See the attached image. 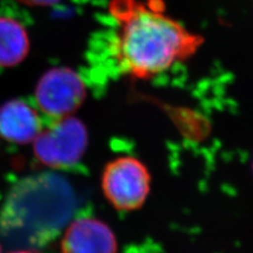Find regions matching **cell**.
<instances>
[{
  "label": "cell",
  "mask_w": 253,
  "mask_h": 253,
  "mask_svg": "<svg viewBox=\"0 0 253 253\" xmlns=\"http://www.w3.org/2000/svg\"><path fill=\"white\" fill-rule=\"evenodd\" d=\"M19 1L31 5H51L57 2L58 0H19Z\"/></svg>",
  "instance_id": "cell-9"
},
{
  "label": "cell",
  "mask_w": 253,
  "mask_h": 253,
  "mask_svg": "<svg viewBox=\"0 0 253 253\" xmlns=\"http://www.w3.org/2000/svg\"><path fill=\"white\" fill-rule=\"evenodd\" d=\"M0 253H2V250H1V245H0Z\"/></svg>",
  "instance_id": "cell-11"
},
{
  "label": "cell",
  "mask_w": 253,
  "mask_h": 253,
  "mask_svg": "<svg viewBox=\"0 0 253 253\" xmlns=\"http://www.w3.org/2000/svg\"><path fill=\"white\" fill-rule=\"evenodd\" d=\"M86 147V128L71 116L55 120L46 129H42L33 141L35 157L52 169L72 167L82 160Z\"/></svg>",
  "instance_id": "cell-4"
},
{
  "label": "cell",
  "mask_w": 253,
  "mask_h": 253,
  "mask_svg": "<svg viewBox=\"0 0 253 253\" xmlns=\"http://www.w3.org/2000/svg\"><path fill=\"white\" fill-rule=\"evenodd\" d=\"M42 130L36 111L22 100H11L0 107V135L13 144L33 142Z\"/></svg>",
  "instance_id": "cell-7"
},
{
  "label": "cell",
  "mask_w": 253,
  "mask_h": 253,
  "mask_svg": "<svg viewBox=\"0 0 253 253\" xmlns=\"http://www.w3.org/2000/svg\"><path fill=\"white\" fill-rule=\"evenodd\" d=\"M72 190L54 175L25 179L7 197L0 215L5 235L27 244H42L65 227L74 204Z\"/></svg>",
  "instance_id": "cell-2"
},
{
  "label": "cell",
  "mask_w": 253,
  "mask_h": 253,
  "mask_svg": "<svg viewBox=\"0 0 253 253\" xmlns=\"http://www.w3.org/2000/svg\"><path fill=\"white\" fill-rule=\"evenodd\" d=\"M61 253H117L116 235L107 223L95 217L71 221L62 234Z\"/></svg>",
  "instance_id": "cell-6"
},
{
  "label": "cell",
  "mask_w": 253,
  "mask_h": 253,
  "mask_svg": "<svg viewBox=\"0 0 253 253\" xmlns=\"http://www.w3.org/2000/svg\"><path fill=\"white\" fill-rule=\"evenodd\" d=\"M9 253H37V252H34L33 250H30V249H18Z\"/></svg>",
  "instance_id": "cell-10"
},
{
  "label": "cell",
  "mask_w": 253,
  "mask_h": 253,
  "mask_svg": "<svg viewBox=\"0 0 253 253\" xmlns=\"http://www.w3.org/2000/svg\"><path fill=\"white\" fill-rule=\"evenodd\" d=\"M85 96L83 79L69 68H56L46 72L35 91L36 105L53 120L68 117L82 106Z\"/></svg>",
  "instance_id": "cell-5"
},
{
  "label": "cell",
  "mask_w": 253,
  "mask_h": 253,
  "mask_svg": "<svg viewBox=\"0 0 253 253\" xmlns=\"http://www.w3.org/2000/svg\"><path fill=\"white\" fill-rule=\"evenodd\" d=\"M252 171H253V163H252Z\"/></svg>",
  "instance_id": "cell-12"
},
{
  "label": "cell",
  "mask_w": 253,
  "mask_h": 253,
  "mask_svg": "<svg viewBox=\"0 0 253 253\" xmlns=\"http://www.w3.org/2000/svg\"><path fill=\"white\" fill-rule=\"evenodd\" d=\"M115 21L111 55L121 73L149 79L191 58L204 44L193 33L166 13L163 0H112Z\"/></svg>",
  "instance_id": "cell-1"
},
{
  "label": "cell",
  "mask_w": 253,
  "mask_h": 253,
  "mask_svg": "<svg viewBox=\"0 0 253 253\" xmlns=\"http://www.w3.org/2000/svg\"><path fill=\"white\" fill-rule=\"evenodd\" d=\"M29 49L26 29L17 20L0 16V67L18 65L26 58Z\"/></svg>",
  "instance_id": "cell-8"
},
{
  "label": "cell",
  "mask_w": 253,
  "mask_h": 253,
  "mask_svg": "<svg viewBox=\"0 0 253 253\" xmlns=\"http://www.w3.org/2000/svg\"><path fill=\"white\" fill-rule=\"evenodd\" d=\"M152 176L145 163L134 156L110 161L101 173V191L112 207L121 212L139 210L151 192Z\"/></svg>",
  "instance_id": "cell-3"
}]
</instances>
